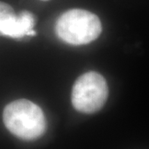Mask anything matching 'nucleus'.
Masks as SVG:
<instances>
[{
	"instance_id": "nucleus-1",
	"label": "nucleus",
	"mask_w": 149,
	"mask_h": 149,
	"mask_svg": "<svg viewBox=\"0 0 149 149\" xmlns=\"http://www.w3.org/2000/svg\"><path fill=\"white\" fill-rule=\"evenodd\" d=\"M3 121L12 134L26 141L42 137L47 128L42 109L25 99L17 100L6 105Z\"/></svg>"
},
{
	"instance_id": "nucleus-2",
	"label": "nucleus",
	"mask_w": 149,
	"mask_h": 149,
	"mask_svg": "<svg viewBox=\"0 0 149 149\" xmlns=\"http://www.w3.org/2000/svg\"><path fill=\"white\" fill-rule=\"evenodd\" d=\"M55 30L61 40L78 46L91 43L100 37L102 24L95 13L74 8L65 12L59 17Z\"/></svg>"
},
{
	"instance_id": "nucleus-3",
	"label": "nucleus",
	"mask_w": 149,
	"mask_h": 149,
	"mask_svg": "<svg viewBox=\"0 0 149 149\" xmlns=\"http://www.w3.org/2000/svg\"><path fill=\"white\" fill-rule=\"evenodd\" d=\"M108 96L109 88L104 76L95 71H90L75 80L71 93V102L77 111L93 113L101 109Z\"/></svg>"
},
{
	"instance_id": "nucleus-4",
	"label": "nucleus",
	"mask_w": 149,
	"mask_h": 149,
	"mask_svg": "<svg viewBox=\"0 0 149 149\" xmlns=\"http://www.w3.org/2000/svg\"><path fill=\"white\" fill-rule=\"evenodd\" d=\"M36 24L35 17L29 11H22L18 15L13 16L0 22V36L22 38L27 36Z\"/></svg>"
},
{
	"instance_id": "nucleus-5",
	"label": "nucleus",
	"mask_w": 149,
	"mask_h": 149,
	"mask_svg": "<svg viewBox=\"0 0 149 149\" xmlns=\"http://www.w3.org/2000/svg\"><path fill=\"white\" fill-rule=\"evenodd\" d=\"M15 14L13 8L9 4L0 2V22Z\"/></svg>"
},
{
	"instance_id": "nucleus-6",
	"label": "nucleus",
	"mask_w": 149,
	"mask_h": 149,
	"mask_svg": "<svg viewBox=\"0 0 149 149\" xmlns=\"http://www.w3.org/2000/svg\"><path fill=\"white\" fill-rule=\"evenodd\" d=\"M35 35H36V32L33 29L31 30V31H29L27 34V36H35Z\"/></svg>"
},
{
	"instance_id": "nucleus-7",
	"label": "nucleus",
	"mask_w": 149,
	"mask_h": 149,
	"mask_svg": "<svg viewBox=\"0 0 149 149\" xmlns=\"http://www.w3.org/2000/svg\"><path fill=\"white\" fill-rule=\"evenodd\" d=\"M42 1H48V0H42Z\"/></svg>"
}]
</instances>
